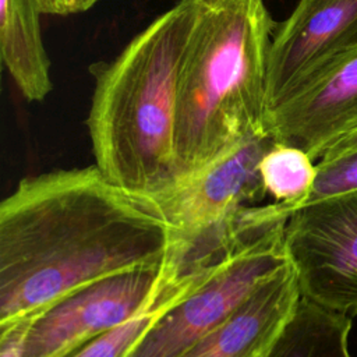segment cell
<instances>
[{
  "label": "cell",
  "mask_w": 357,
  "mask_h": 357,
  "mask_svg": "<svg viewBox=\"0 0 357 357\" xmlns=\"http://www.w3.org/2000/svg\"><path fill=\"white\" fill-rule=\"evenodd\" d=\"M173 227L96 165L21 180L0 204V331L68 294L172 259Z\"/></svg>",
  "instance_id": "cell-1"
},
{
  "label": "cell",
  "mask_w": 357,
  "mask_h": 357,
  "mask_svg": "<svg viewBox=\"0 0 357 357\" xmlns=\"http://www.w3.org/2000/svg\"><path fill=\"white\" fill-rule=\"evenodd\" d=\"M191 4L177 81L174 178L250 135L268 132V60L276 24L265 0Z\"/></svg>",
  "instance_id": "cell-2"
},
{
  "label": "cell",
  "mask_w": 357,
  "mask_h": 357,
  "mask_svg": "<svg viewBox=\"0 0 357 357\" xmlns=\"http://www.w3.org/2000/svg\"><path fill=\"white\" fill-rule=\"evenodd\" d=\"M191 0L176 3L95 71L86 127L95 165L114 184L153 194L176 177V105Z\"/></svg>",
  "instance_id": "cell-3"
},
{
  "label": "cell",
  "mask_w": 357,
  "mask_h": 357,
  "mask_svg": "<svg viewBox=\"0 0 357 357\" xmlns=\"http://www.w3.org/2000/svg\"><path fill=\"white\" fill-rule=\"evenodd\" d=\"M286 222L257 233L226 255L194 291L155 325L131 357H181L219 326L289 261Z\"/></svg>",
  "instance_id": "cell-4"
},
{
  "label": "cell",
  "mask_w": 357,
  "mask_h": 357,
  "mask_svg": "<svg viewBox=\"0 0 357 357\" xmlns=\"http://www.w3.org/2000/svg\"><path fill=\"white\" fill-rule=\"evenodd\" d=\"M273 144L268 132L250 135L202 167L145 195L173 227V252L237 220L266 197L259 163Z\"/></svg>",
  "instance_id": "cell-5"
},
{
  "label": "cell",
  "mask_w": 357,
  "mask_h": 357,
  "mask_svg": "<svg viewBox=\"0 0 357 357\" xmlns=\"http://www.w3.org/2000/svg\"><path fill=\"white\" fill-rule=\"evenodd\" d=\"M185 272L173 258L107 276L68 294L33 319L22 357H66L156 303Z\"/></svg>",
  "instance_id": "cell-6"
},
{
  "label": "cell",
  "mask_w": 357,
  "mask_h": 357,
  "mask_svg": "<svg viewBox=\"0 0 357 357\" xmlns=\"http://www.w3.org/2000/svg\"><path fill=\"white\" fill-rule=\"evenodd\" d=\"M284 250L304 298L357 314V191L297 206L284 226Z\"/></svg>",
  "instance_id": "cell-7"
},
{
  "label": "cell",
  "mask_w": 357,
  "mask_h": 357,
  "mask_svg": "<svg viewBox=\"0 0 357 357\" xmlns=\"http://www.w3.org/2000/svg\"><path fill=\"white\" fill-rule=\"evenodd\" d=\"M357 130V50L312 74L266 113L275 142L296 146L318 160Z\"/></svg>",
  "instance_id": "cell-8"
},
{
  "label": "cell",
  "mask_w": 357,
  "mask_h": 357,
  "mask_svg": "<svg viewBox=\"0 0 357 357\" xmlns=\"http://www.w3.org/2000/svg\"><path fill=\"white\" fill-rule=\"evenodd\" d=\"M357 50V0H298L273 32L268 109L300 82Z\"/></svg>",
  "instance_id": "cell-9"
},
{
  "label": "cell",
  "mask_w": 357,
  "mask_h": 357,
  "mask_svg": "<svg viewBox=\"0 0 357 357\" xmlns=\"http://www.w3.org/2000/svg\"><path fill=\"white\" fill-rule=\"evenodd\" d=\"M290 261L181 357H269L301 300Z\"/></svg>",
  "instance_id": "cell-10"
},
{
  "label": "cell",
  "mask_w": 357,
  "mask_h": 357,
  "mask_svg": "<svg viewBox=\"0 0 357 357\" xmlns=\"http://www.w3.org/2000/svg\"><path fill=\"white\" fill-rule=\"evenodd\" d=\"M42 14L38 0H0L1 63L28 102H42L53 89Z\"/></svg>",
  "instance_id": "cell-11"
},
{
  "label": "cell",
  "mask_w": 357,
  "mask_h": 357,
  "mask_svg": "<svg viewBox=\"0 0 357 357\" xmlns=\"http://www.w3.org/2000/svg\"><path fill=\"white\" fill-rule=\"evenodd\" d=\"M222 259L183 272L177 282L151 307L91 339L66 357H131L155 325L194 291Z\"/></svg>",
  "instance_id": "cell-12"
},
{
  "label": "cell",
  "mask_w": 357,
  "mask_h": 357,
  "mask_svg": "<svg viewBox=\"0 0 357 357\" xmlns=\"http://www.w3.org/2000/svg\"><path fill=\"white\" fill-rule=\"evenodd\" d=\"M350 328V315L301 297L269 357H351Z\"/></svg>",
  "instance_id": "cell-13"
},
{
  "label": "cell",
  "mask_w": 357,
  "mask_h": 357,
  "mask_svg": "<svg viewBox=\"0 0 357 357\" xmlns=\"http://www.w3.org/2000/svg\"><path fill=\"white\" fill-rule=\"evenodd\" d=\"M314 162L304 151L275 142L259 163L266 195L275 202L293 205L294 209L304 204L317 177Z\"/></svg>",
  "instance_id": "cell-14"
},
{
  "label": "cell",
  "mask_w": 357,
  "mask_h": 357,
  "mask_svg": "<svg viewBox=\"0 0 357 357\" xmlns=\"http://www.w3.org/2000/svg\"><path fill=\"white\" fill-rule=\"evenodd\" d=\"M351 191H357V149L317 162V177L304 204Z\"/></svg>",
  "instance_id": "cell-15"
},
{
  "label": "cell",
  "mask_w": 357,
  "mask_h": 357,
  "mask_svg": "<svg viewBox=\"0 0 357 357\" xmlns=\"http://www.w3.org/2000/svg\"><path fill=\"white\" fill-rule=\"evenodd\" d=\"M35 318L0 331V357H22L24 342Z\"/></svg>",
  "instance_id": "cell-16"
},
{
  "label": "cell",
  "mask_w": 357,
  "mask_h": 357,
  "mask_svg": "<svg viewBox=\"0 0 357 357\" xmlns=\"http://www.w3.org/2000/svg\"><path fill=\"white\" fill-rule=\"evenodd\" d=\"M100 0H38L43 14L49 15H73L91 10Z\"/></svg>",
  "instance_id": "cell-17"
},
{
  "label": "cell",
  "mask_w": 357,
  "mask_h": 357,
  "mask_svg": "<svg viewBox=\"0 0 357 357\" xmlns=\"http://www.w3.org/2000/svg\"><path fill=\"white\" fill-rule=\"evenodd\" d=\"M354 149H357V130L354 132L346 135L344 138L339 139L336 144H333L329 149H326V152L319 159H332L339 155L351 152Z\"/></svg>",
  "instance_id": "cell-18"
}]
</instances>
